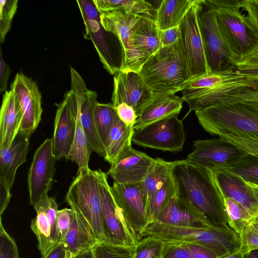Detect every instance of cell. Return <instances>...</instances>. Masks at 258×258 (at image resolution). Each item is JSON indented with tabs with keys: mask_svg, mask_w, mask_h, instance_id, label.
Segmentation results:
<instances>
[{
	"mask_svg": "<svg viewBox=\"0 0 258 258\" xmlns=\"http://www.w3.org/2000/svg\"><path fill=\"white\" fill-rule=\"evenodd\" d=\"M195 114L212 135L258 140V91L251 87L225 94Z\"/></svg>",
	"mask_w": 258,
	"mask_h": 258,
	"instance_id": "1",
	"label": "cell"
},
{
	"mask_svg": "<svg viewBox=\"0 0 258 258\" xmlns=\"http://www.w3.org/2000/svg\"><path fill=\"white\" fill-rule=\"evenodd\" d=\"M172 175L178 197L191 206L212 225H227L223 198L212 171L183 159L174 161Z\"/></svg>",
	"mask_w": 258,
	"mask_h": 258,
	"instance_id": "2",
	"label": "cell"
},
{
	"mask_svg": "<svg viewBox=\"0 0 258 258\" xmlns=\"http://www.w3.org/2000/svg\"><path fill=\"white\" fill-rule=\"evenodd\" d=\"M163 242L195 244L216 254L218 258L240 250V236L227 225L208 227L178 226L154 221L146 227L144 237Z\"/></svg>",
	"mask_w": 258,
	"mask_h": 258,
	"instance_id": "3",
	"label": "cell"
},
{
	"mask_svg": "<svg viewBox=\"0 0 258 258\" xmlns=\"http://www.w3.org/2000/svg\"><path fill=\"white\" fill-rule=\"evenodd\" d=\"M139 74L155 97L182 91L189 79L180 38L171 45L162 46L145 61Z\"/></svg>",
	"mask_w": 258,
	"mask_h": 258,
	"instance_id": "4",
	"label": "cell"
},
{
	"mask_svg": "<svg viewBox=\"0 0 258 258\" xmlns=\"http://www.w3.org/2000/svg\"><path fill=\"white\" fill-rule=\"evenodd\" d=\"M216 11L223 38L237 63L258 51V29L250 17L241 13L242 1L205 0Z\"/></svg>",
	"mask_w": 258,
	"mask_h": 258,
	"instance_id": "5",
	"label": "cell"
},
{
	"mask_svg": "<svg viewBox=\"0 0 258 258\" xmlns=\"http://www.w3.org/2000/svg\"><path fill=\"white\" fill-rule=\"evenodd\" d=\"M252 87V82L236 67L187 82L182 90V97L189 104V112L196 111L208 107L219 97L235 89Z\"/></svg>",
	"mask_w": 258,
	"mask_h": 258,
	"instance_id": "6",
	"label": "cell"
},
{
	"mask_svg": "<svg viewBox=\"0 0 258 258\" xmlns=\"http://www.w3.org/2000/svg\"><path fill=\"white\" fill-rule=\"evenodd\" d=\"M65 199L71 208L86 220L98 242L107 243L101 218L98 170L78 172Z\"/></svg>",
	"mask_w": 258,
	"mask_h": 258,
	"instance_id": "7",
	"label": "cell"
},
{
	"mask_svg": "<svg viewBox=\"0 0 258 258\" xmlns=\"http://www.w3.org/2000/svg\"><path fill=\"white\" fill-rule=\"evenodd\" d=\"M203 8L204 0H196L179 25L188 81L211 73L206 57L200 26Z\"/></svg>",
	"mask_w": 258,
	"mask_h": 258,
	"instance_id": "8",
	"label": "cell"
},
{
	"mask_svg": "<svg viewBox=\"0 0 258 258\" xmlns=\"http://www.w3.org/2000/svg\"><path fill=\"white\" fill-rule=\"evenodd\" d=\"M85 27L84 38L92 41L104 68L114 75L120 70L121 50L117 48L113 37L100 22V13L93 0L77 1Z\"/></svg>",
	"mask_w": 258,
	"mask_h": 258,
	"instance_id": "9",
	"label": "cell"
},
{
	"mask_svg": "<svg viewBox=\"0 0 258 258\" xmlns=\"http://www.w3.org/2000/svg\"><path fill=\"white\" fill-rule=\"evenodd\" d=\"M71 89L64 95L75 117L81 123L87 134L93 151L104 158L105 147L99 136L94 119V108L97 94L89 89L79 73L71 67Z\"/></svg>",
	"mask_w": 258,
	"mask_h": 258,
	"instance_id": "10",
	"label": "cell"
},
{
	"mask_svg": "<svg viewBox=\"0 0 258 258\" xmlns=\"http://www.w3.org/2000/svg\"><path fill=\"white\" fill-rule=\"evenodd\" d=\"M175 114L134 131L132 142L135 144L162 151L177 153L183 150L185 141L183 119Z\"/></svg>",
	"mask_w": 258,
	"mask_h": 258,
	"instance_id": "11",
	"label": "cell"
},
{
	"mask_svg": "<svg viewBox=\"0 0 258 258\" xmlns=\"http://www.w3.org/2000/svg\"><path fill=\"white\" fill-rule=\"evenodd\" d=\"M100 22L104 29L118 39L121 49L120 71L139 73L146 59L135 48L134 31L141 17L114 11L100 13Z\"/></svg>",
	"mask_w": 258,
	"mask_h": 258,
	"instance_id": "12",
	"label": "cell"
},
{
	"mask_svg": "<svg viewBox=\"0 0 258 258\" xmlns=\"http://www.w3.org/2000/svg\"><path fill=\"white\" fill-rule=\"evenodd\" d=\"M101 212L107 243L135 246L139 242L118 208L107 180V173L98 170Z\"/></svg>",
	"mask_w": 258,
	"mask_h": 258,
	"instance_id": "13",
	"label": "cell"
},
{
	"mask_svg": "<svg viewBox=\"0 0 258 258\" xmlns=\"http://www.w3.org/2000/svg\"><path fill=\"white\" fill-rule=\"evenodd\" d=\"M206 10L200 16V26L210 72L219 73L236 67L234 55L219 30L215 10L204 0Z\"/></svg>",
	"mask_w": 258,
	"mask_h": 258,
	"instance_id": "14",
	"label": "cell"
},
{
	"mask_svg": "<svg viewBox=\"0 0 258 258\" xmlns=\"http://www.w3.org/2000/svg\"><path fill=\"white\" fill-rule=\"evenodd\" d=\"M247 154L233 144L220 138L194 141L192 151L185 160L212 171L233 166Z\"/></svg>",
	"mask_w": 258,
	"mask_h": 258,
	"instance_id": "15",
	"label": "cell"
},
{
	"mask_svg": "<svg viewBox=\"0 0 258 258\" xmlns=\"http://www.w3.org/2000/svg\"><path fill=\"white\" fill-rule=\"evenodd\" d=\"M56 160L52 138L46 139L36 150L28 173L29 200L33 207L48 196L53 183Z\"/></svg>",
	"mask_w": 258,
	"mask_h": 258,
	"instance_id": "16",
	"label": "cell"
},
{
	"mask_svg": "<svg viewBox=\"0 0 258 258\" xmlns=\"http://www.w3.org/2000/svg\"><path fill=\"white\" fill-rule=\"evenodd\" d=\"M111 190L118 208L139 241L144 237L148 226L146 205L140 183L121 184L114 182Z\"/></svg>",
	"mask_w": 258,
	"mask_h": 258,
	"instance_id": "17",
	"label": "cell"
},
{
	"mask_svg": "<svg viewBox=\"0 0 258 258\" xmlns=\"http://www.w3.org/2000/svg\"><path fill=\"white\" fill-rule=\"evenodd\" d=\"M154 98L139 73L119 71L114 75L111 98L114 107L125 103L134 108L138 117Z\"/></svg>",
	"mask_w": 258,
	"mask_h": 258,
	"instance_id": "18",
	"label": "cell"
},
{
	"mask_svg": "<svg viewBox=\"0 0 258 258\" xmlns=\"http://www.w3.org/2000/svg\"><path fill=\"white\" fill-rule=\"evenodd\" d=\"M20 106L22 118L19 133L29 137L36 130L41 119V95L38 86L22 73H18L11 85Z\"/></svg>",
	"mask_w": 258,
	"mask_h": 258,
	"instance_id": "19",
	"label": "cell"
},
{
	"mask_svg": "<svg viewBox=\"0 0 258 258\" xmlns=\"http://www.w3.org/2000/svg\"><path fill=\"white\" fill-rule=\"evenodd\" d=\"M33 207L36 216L31 221V228L37 237L38 248L43 258L60 242L55 223L58 205L53 197L48 196Z\"/></svg>",
	"mask_w": 258,
	"mask_h": 258,
	"instance_id": "20",
	"label": "cell"
},
{
	"mask_svg": "<svg viewBox=\"0 0 258 258\" xmlns=\"http://www.w3.org/2000/svg\"><path fill=\"white\" fill-rule=\"evenodd\" d=\"M155 161V158L131 147L110 165L107 174L117 183H140L152 168Z\"/></svg>",
	"mask_w": 258,
	"mask_h": 258,
	"instance_id": "21",
	"label": "cell"
},
{
	"mask_svg": "<svg viewBox=\"0 0 258 258\" xmlns=\"http://www.w3.org/2000/svg\"><path fill=\"white\" fill-rule=\"evenodd\" d=\"M76 119L68 100L58 104L54 122L53 151L56 160L67 159L76 131Z\"/></svg>",
	"mask_w": 258,
	"mask_h": 258,
	"instance_id": "22",
	"label": "cell"
},
{
	"mask_svg": "<svg viewBox=\"0 0 258 258\" xmlns=\"http://www.w3.org/2000/svg\"><path fill=\"white\" fill-rule=\"evenodd\" d=\"M221 194L242 205L253 217L258 215V204L250 186L242 178L226 170L213 171Z\"/></svg>",
	"mask_w": 258,
	"mask_h": 258,
	"instance_id": "23",
	"label": "cell"
},
{
	"mask_svg": "<svg viewBox=\"0 0 258 258\" xmlns=\"http://www.w3.org/2000/svg\"><path fill=\"white\" fill-rule=\"evenodd\" d=\"M156 221L183 227H208L213 226L202 214L177 195L170 200Z\"/></svg>",
	"mask_w": 258,
	"mask_h": 258,
	"instance_id": "24",
	"label": "cell"
},
{
	"mask_svg": "<svg viewBox=\"0 0 258 258\" xmlns=\"http://www.w3.org/2000/svg\"><path fill=\"white\" fill-rule=\"evenodd\" d=\"M29 137L19 132L12 143L0 149V179L12 188L18 168L26 161Z\"/></svg>",
	"mask_w": 258,
	"mask_h": 258,
	"instance_id": "25",
	"label": "cell"
},
{
	"mask_svg": "<svg viewBox=\"0 0 258 258\" xmlns=\"http://www.w3.org/2000/svg\"><path fill=\"white\" fill-rule=\"evenodd\" d=\"M22 118L18 98L12 90L3 95L0 113V149L9 146L19 132Z\"/></svg>",
	"mask_w": 258,
	"mask_h": 258,
	"instance_id": "26",
	"label": "cell"
},
{
	"mask_svg": "<svg viewBox=\"0 0 258 258\" xmlns=\"http://www.w3.org/2000/svg\"><path fill=\"white\" fill-rule=\"evenodd\" d=\"M73 210L74 219L72 224L64 239L60 241L63 243L66 250V258H72L81 251L93 248L98 242L86 220L78 211Z\"/></svg>",
	"mask_w": 258,
	"mask_h": 258,
	"instance_id": "27",
	"label": "cell"
},
{
	"mask_svg": "<svg viewBox=\"0 0 258 258\" xmlns=\"http://www.w3.org/2000/svg\"><path fill=\"white\" fill-rule=\"evenodd\" d=\"M184 99L175 94L163 95L155 97L137 118L135 130L143 127L168 116L178 114L182 107Z\"/></svg>",
	"mask_w": 258,
	"mask_h": 258,
	"instance_id": "28",
	"label": "cell"
},
{
	"mask_svg": "<svg viewBox=\"0 0 258 258\" xmlns=\"http://www.w3.org/2000/svg\"><path fill=\"white\" fill-rule=\"evenodd\" d=\"M134 131V125H126L117 115L105 145V161L112 164L122 152L132 147Z\"/></svg>",
	"mask_w": 258,
	"mask_h": 258,
	"instance_id": "29",
	"label": "cell"
},
{
	"mask_svg": "<svg viewBox=\"0 0 258 258\" xmlns=\"http://www.w3.org/2000/svg\"><path fill=\"white\" fill-rule=\"evenodd\" d=\"M196 0H163L156 9L155 22L159 30L180 25Z\"/></svg>",
	"mask_w": 258,
	"mask_h": 258,
	"instance_id": "30",
	"label": "cell"
},
{
	"mask_svg": "<svg viewBox=\"0 0 258 258\" xmlns=\"http://www.w3.org/2000/svg\"><path fill=\"white\" fill-rule=\"evenodd\" d=\"M133 43L146 60L160 48L159 30L154 21L141 18L134 31Z\"/></svg>",
	"mask_w": 258,
	"mask_h": 258,
	"instance_id": "31",
	"label": "cell"
},
{
	"mask_svg": "<svg viewBox=\"0 0 258 258\" xmlns=\"http://www.w3.org/2000/svg\"><path fill=\"white\" fill-rule=\"evenodd\" d=\"M100 13L118 11L142 18L155 20L156 9L144 0H93Z\"/></svg>",
	"mask_w": 258,
	"mask_h": 258,
	"instance_id": "32",
	"label": "cell"
},
{
	"mask_svg": "<svg viewBox=\"0 0 258 258\" xmlns=\"http://www.w3.org/2000/svg\"><path fill=\"white\" fill-rule=\"evenodd\" d=\"M173 164L174 161L155 158L152 168L140 183L141 192L146 206L152 195L162 186L171 174Z\"/></svg>",
	"mask_w": 258,
	"mask_h": 258,
	"instance_id": "33",
	"label": "cell"
},
{
	"mask_svg": "<svg viewBox=\"0 0 258 258\" xmlns=\"http://www.w3.org/2000/svg\"><path fill=\"white\" fill-rule=\"evenodd\" d=\"M76 131L74 139L67 159L78 166V173L88 171L90 155L93 151L89 138L79 120L75 117Z\"/></svg>",
	"mask_w": 258,
	"mask_h": 258,
	"instance_id": "34",
	"label": "cell"
},
{
	"mask_svg": "<svg viewBox=\"0 0 258 258\" xmlns=\"http://www.w3.org/2000/svg\"><path fill=\"white\" fill-rule=\"evenodd\" d=\"M176 195L175 184L171 173L162 186L152 195L147 205L148 225L157 220L162 210Z\"/></svg>",
	"mask_w": 258,
	"mask_h": 258,
	"instance_id": "35",
	"label": "cell"
},
{
	"mask_svg": "<svg viewBox=\"0 0 258 258\" xmlns=\"http://www.w3.org/2000/svg\"><path fill=\"white\" fill-rule=\"evenodd\" d=\"M227 223L239 235L249 226L253 217L249 211L236 201L222 195Z\"/></svg>",
	"mask_w": 258,
	"mask_h": 258,
	"instance_id": "36",
	"label": "cell"
},
{
	"mask_svg": "<svg viewBox=\"0 0 258 258\" xmlns=\"http://www.w3.org/2000/svg\"><path fill=\"white\" fill-rule=\"evenodd\" d=\"M117 116L111 103L98 102L94 108V119L100 138L105 147L110 131Z\"/></svg>",
	"mask_w": 258,
	"mask_h": 258,
	"instance_id": "37",
	"label": "cell"
},
{
	"mask_svg": "<svg viewBox=\"0 0 258 258\" xmlns=\"http://www.w3.org/2000/svg\"><path fill=\"white\" fill-rule=\"evenodd\" d=\"M224 170L239 176L246 182L258 185V157L255 156L247 153Z\"/></svg>",
	"mask_w": 258,
	"mask_h": 258,
	"instance_id": "38",
	"label": "cell"
},
{
	"mask_svg": "<svg viewBox=\"0 0 258 258\" xmlns=\"http://www.w3.org/2000/svg\"><path fill=\"white\" fill-rule=\"evenodd\" d=\"M135 246H124L98 242L93 247L95 258H134Z\"/></svg>",
	"mask_w": 258,
	"mask_h": 258,
	"instance_id": "39",
	"label": "cell"
},
{
	"mask_svg": "<svg viewBox=\"0 0 258 258\" xmlns=\"http://www.w3.org/2000/svg\"><path fill=\"white\" fill-rule=\"evenodd\" d=\"M163 241L145 236L135 246L134 258H161Z\"/></svg>",
	"mask_w": 258,
	"mask_h": 258,
	"instance_id": "40",
	"label": "cell"
},
{
	"mask_svg": "<svg viewBox=\"0 0 258 258\" xmlns=\"http://www.w3.org/2000/svg\"><path fill=\"white\" fill-rule=\"evenodd\" d=\"M18 0L0 1V42L5 41L16 12Z\"/></svg>",
	"mask_w": 258,
	"mask_h": 258,
	"instance_id": "41",
	"label": "cell"
},
{
	"mask_svg": "<svg viewBox=\"0 0 258 258\" xmlns=\"http://www.w3.org/2000/svg\"><path fill=\"white\" fill-rule=\"evenodd\" d=\"M18 249L15 240L7 232L0 220V258H19Z\"/></svg>",
	"mask_w": 258,
	"mask_h": 258,
	"instance_id": "42",
	"label": "cell"
},
{
	"mask_svg": "<svg viewBox=\"0 0 258 258\" xmlns=\"http://www.w3.org/2000/svg\"><path fill=\"white\" fill-rule=\"evenodd\" d=\"M74 219V211L72 209L64 208L58 210L55 219L56 229L60 241H62L68 233Z\"/></svg>",
	"mask_w": 258,
	"mask_h": 258,
	"instance_id": "43",
	"label": "cell"
},
{
	"mask_svg": "<svg viewBox=\"0 0 258 258\" xmlns=\"http://www.w3.org/2000/svg\"><path fill=\"white\" fill-rule=\"evenodd\" d=\"M161 258H192L185 243L163 242Z\"/></svg>",
	"mask_w": 258,
	"mask_h": 258,
	"instance_id": "44",
	"label": "cell"
},
{
	"mask_svg": "<svg viewBox=\"0 0 258 258\" xmlns=\"http://www.w3.org/2000/svg\"><path fill=\"white\" fill-rule=\"evenodd\" d=\"M240 247L239 251L244 253L258 248V232L249 225L239 234Z\"/></svg>",
	"mask_w": 258,
	"mask_h": 258,
	"instance_id": "45",
	"label": "cell"
},
{
	"mask_svg": "<svg viewBox=\"0 0 258 258\" xmlns=\"http://www.w3.org/2000/svg\"><path fill=\"white\" fill-rule=\"evenodd\" d=\"M220 138L233 144L247 153L258 157V140L226 137Z\"/></svg>",
	"mask_w": 258,
	"mask_h": 258,
	"instance_id": "46",
	"label": "cell"
},
{
	"mask_svg": "<svg viewBox=\"0 0 258 258\" xmlns=\"http://www.w3.org/2000/svg\"><path fill=\"white\" fill-rule=\"evenodd\" d=\"M114 108L122 121L127 125H135L138 116L133 107L125 103H121Z\"/></svg>",
	"mask_w": 258,
	"mask_h": 258,
	"instance_id": "47",
	"label": "cell"
},
{
	"mask_svg": "<svg viewBox=\"0 0 258 258\" xmlns=\"http://www.w3.org/2000/svg\"><path fill=\"white\" fill-rule=\"evenodd\" d=\"M160 42L163 46L175 43L181 37L179 26L163 30H159Z\"/></svg>",
	"mask_w": 258,
	"mask_h": 258,
	"instance_id": "48",
	"label": "cell"
},
{
	"mask_svg": "<svg viewBox=\"0 0 258 258\" xmlns=\"http://www.w3.org/2000/svg\"><path fill=\"white\" fill-rule=\"evenodd\" d=\"M241 8L247 12L258 29V0L242 1Z\"/></svg>",
	"mask_w": 258,
	"mask_h": 258,
	"instance_id": "49",
	"label": "cell"
},
{
	"mask_svg": "<svg viewBox=\"0 0 258 258\" xmlns=\"http://www.w3.org/2000/svg\"><path fill=\"white\" fill-rule=\"evenodd\" d=\"M9 66L4 60L1 49L0 56V93H3L6 91L8 82L11 73Z\"/></svg>",
	"mask_w": 258,
	"mask_h": 258,
	"instance_id": "50",
	"label": "cell"
},
{
	"mask_svg": "<svg viewBox=\"0 0 258 258\" xmlns=\"http://www.w3.org/2000/svg\"><path fill=\"white\" fill-rule=\"evenodd\" d=\"M11 188L5 181L0 179V214L2 216L8 206L11 194Z\"/></svg>",
	"mask_w": 258,
	"mask_h": 258,
	"instance_id": "51",
	"label": "cell"
},
{
	"mask_svg": "<svg viewBox=\"0 0 258 258\" xmlns=\"http://www.w3.org/2000/svg\"><path fill=\"white\" fill-rule=\"evenodd\" d=\"M186 244L192 258H218L216 254L205 247L195 244Z\"/></svg>",
	"mask_w": 258,
	"mask_h": 258,
	"instance_id": "52",
	"label": "cell"
},
{
	"mask_svg": "<svg viewBox=\"0 0 258 258\" xmlns=\"http://www.w3.org/2000/svg\"><path fill=\"white\" fill-rule=\"evenodd\" d=\"M238 70L253 83V88L258 91V67H238Z\"/></svg>",
	"mask_w": 258,
	"mask_h": 258,
	"instance_id": "53",
	"label": "cell"
},
{
	"mask_svg": "<svg viewBox=\"0 0 258 258\" xmlns=\"http://www.w3.org/2000/svg\"><path fill=\"white\" fill-rule=\"evenodd\" d=\"M66 250L63 244L59 242L53 246L43 258H66Z\"/></svg>",
	"mask_w": 258,
	"mask_h": 258,
	"instance_id": "54",
	"label": "cell"
},
{
	"mask_svg": "<svg viewBox=\"0 0 258 258\" xmlns=\"http://www.w3.org/2000/svg\"><path fill=\"white\" fill-rule=\"evenodd\" d=\"M238 67H258V51L236 64Z\"/></svg>",
	"mask_w": 258,
	"mask_h": 258,
	"instance_id": "55",
	"label": "cell"
},
{
	"mask_svg": "<svg viewBox=\"0 0 258 258\" xmlns=\"http://www.w3.org/2000/svg\"><path fill=\"white\" fill-rule=\"evenodd\" d=\"M72 258H95L93 248L81 251Z\"/></svg>",
	"mask_w": 258,
	"mask_h": 258,
	"instance_id": "56",
	"label": "cell"
},
{
	"mask_svg": "<svg viewBox=\"0 0 258 258\" xmlns=\"http://www.w3.org/2000/svg\"><path fill=\"white\" fill-rule=\"evenodd\" d=\"M243 255V258H258V248L250 250Z\"/></svg>",
	"mask_w": 258,
	"mask_h": 258,
	"instance_id": "57",
	"label": "cell"
},
{
	"mask_svg": "<svg viewBox=\"0 0 258 258\" xmlns=\"http://www.w3.org/2000/svg\"><path fill=\"white\" fill-rule=\"evenodd\" d=\"M249 225L258 232V215L252 218Z\"/></svg>",
	"mask_w": 258,
	"mask_h": 258,
	"instance_id": "58",
	"label": "cell"
},
{
	"mask_svg": "<svg viewBox=\"0 0 258 258\" xmlns=\"http://www.w3.org/2000/svg\"><path fill=\"white\" fill-rule=\"evenodd\" d=\"M220 258H243V254L239 251L237 252L226 255Z\"/></svg>",
	"mask_w": 258,
	"mask_h": 258,
	"instance_id": "59",
	"label": "cell"
},
{
	"mask_svg": "<svg viewBox=\"0 0 258 258\" xmlns=\"http://www.w3.org/2000/svg\"><path fill=\"white\" fill-rule=\"evenodd\" d=\"M247 183L252 188V189L254 194L256 201L258 204V185H256V184L248 183V182H247Z\"/></svg>",
	"mask_w": 258,
	"mask_h": 258,
	"instance_id": "60",
	"label": "cell"
},
{
	"mask_svg": "<svg viewBox=\"0 0 258 258\" xmlns=\"http://www.w3.org/2000/svg\"></svg>",
	"mask_w": 258,
	"mask_h": 258,
	"instance_id": "61",
	"label": "cell"
}]
</instances>
